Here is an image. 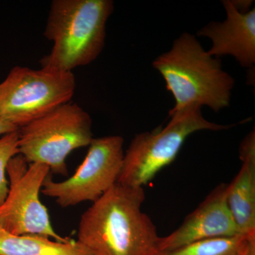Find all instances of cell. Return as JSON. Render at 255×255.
Segmentation results:
<instances>
[{
  "label": "cell",
  "mask_w": 255,
  "mask_h": 255,
  "mask_svg": "<svg viewBox=\"0 0 255 255\" xmlns=\"http://www.w3.org/2000/svg\"><path fill=\"white\" fill-rule=\"evenodd\" d=\"M0 255H93L78 241L61 243L41 236H16L0 227Z\"/></svg>",
  "instance_id": "12"
},
{
  "label": "cell",
  "mask_w": 255,
  "mask_h": 255,
  "mask_svg": "<svg viewBox=\"0 0 255 255\" xmlns=\"http://www.w3.org/2000/svg\"><path fill=\"white\" fill-rule=\"evenodd\" d=\"M239 172L227 186L226 201L240 234L255 238V133L241 142Z\"/></svg>",
  "instance_id": "11"
},
{
  "label": "cell",
  "mask_w": 255,
  "mask_h": 255,
  "mask_svg": "<svg viewBox=\"0 0 255 255\" xmlns=\"http://www.w3.org/2000/svg\"><path fill=\"white\" fill-rule=\"evenodd\" d=\"M223 4L226 19L209 23L198 31V36L211 39L212 46L207 52L211 56L232 55L241 66L251 68L255 63V9L243 11L230 0Z\"/></svg>",
  "instance_id": "10"
},
{
  "label": "cell",
  "mask_w": 255,
  "mask_h": 255,
  "mask_svg": "<svg viewBox=\"0 0 255 255\" xmlns=\"http://www.w3.org/2000/svg\"><path fill=\"white\" fill-rule=\"evenodd\" d=\"M18 131L7 134L0 138V206L4 202L9 191L6 166L10 159L18 153Z\"/></svg>",
  "instance_id": "14"
},
{
  "label": "cell",
  "mask_w": 255,
  "mask_h": 255,
  "mask_svg": "<svg viewBox=\"0 0 255 255\" xmlns=\"http://www.w3.org/2000/svg\"><path fill=\"white\" fill-rule=\"evenodd\" d=\"M18 128L10 123L0 115V135L4 136L7 134L18 131Z\"/></svg>",
  "instance_id": "15"
},
{
  "label": "cell",
  "mask_w": 255,
  "mask_h": 255,
  "mask_svg": "<svg viewBox=\"0 0 255 255\" xmlns=\"http://www.w3.org/2000/svg\"><path fill=\"white\" fill-rule=\"evenodd\" d=\"M228 184L211 191L204 201L177 230L159 238L157 251H168L210 238L231 237L240 234L226 201Z\"/></svg>",
  "instance_id": "9"
},
{
  "label": "cell",
  "mask_w": 255,
  "mask_h": 255,
  "mask_svg": "<svg viewBox=\"0 0 255 255\" xmlns=\"http://www.w3.org/2000/svg\"><path fill=\"white\" fill-rule=\"evenodd\" d=\"M250 255H255V253H252V254Z\"/></svg>",
  "instance_id": "16"
},
{
  "label": "cell",
  "mask_w": 255,
  "mask_h": 255,
  "mask_svg": "<svg viewBox=\"0 0 255 255\" xmlns=\"http://www.w3.org/2000/svg\"><path fill=\"white\" fill-rule=\"evenodd\" d=\"M255 253V238L243 235L202 240L155 255H250Z\"/></svg>",
  "instance_id": "13"
},
{
  "label": "cell",
  "mask_w": 255,
  "mask_h": 255,
  "mask_svg": "<svg viewBox=\"0 0 255 255\" xmlns=\"http://www.w3.org/2000/svg\"><path fill=\"white\" fill-rule=\"evenodd\" d=\"M152 66L175 100L169 113L202 106L218 112L230 105L234 80L223 70L221 60L210 55L190 33H183Z\"/></svg>",
  "instance_id": "2"
},
{
  "label": "cell",
  "mask_w": 255,
  "mask_h": 255,
  "mask_svg": "<svg viewBox=\"0 0 255 255\" xmlns=\"http://www.w3.org/2000/svg\"><path fill=\"white\" fill-rule=\"evenodd\" d=\"M145 199L143 187L114 184L82 215L77 241L93 255H155L159 237Z\"/></svg>",
  "instance_id": "1"
},
{
  "label": "cell",
  "mask_w": 255,
  "mask_h": 255,
  "mask_svg": "<svg viewBox=\"0 0 255 255\" xmlns=\"http://www.w3.org/2000/svg\"><path fill=\"white\" fill-rule=\"evenodd\" d=\"M18 134V154L28 163L46 164L63 176L68 175V155L94 138L90 114L70 102L19 128Z\"/></svg>",
  "instance_id": "4"
},
{
  "label": "cell",
  "mask_w": 255,
  "mask_h": 255,
  "mask_svg": "<svg viewBox=\"0 0 255 255\" xmlns=\"http://www.w3.org/2000/svg\"><path fill=\"white\" fill-rule=\"evenodd\" d=\"M50 172L46 164L28 163L19 154L10 159L6 166L9 191L0 206V227L16 236H44L61 243L70 241L56 233L48 210L40 200Z\"/></svg>",
  "instance_id": "7"
},
{
  "label": "cell",
  "mask_w": 255,
  "mask_h": 255,
  "mask_svg": "<svg viewBox=\"0 0 255 255\" xmlns=\"http://www.w3.org/2000/svg\"><path fill=\"white\" fill-rule=\"evenodd\" d=\"M75 90L73 72L17 65L0 83V115L19 128L70 102Z\"/></svg>",
  "instance_id": "6"
},
{
  "label": "cell",
  "mask_w": 255,
  "mask_h": 255,
  "mask_svg": "<svg viewBox=\"0 0 255 255\" xmlns=\"http://www.w3.org/2000/svg\"><path fill=\"white\" fill-rule=\"evenodd\" d=\"M169 115L170 122L163 128L137 134L132 139L124 153L118 184L143 187L161 169L173 162L191 134L203 130L218 131L235 126L209 122L199 107H187Z\"/></svg>",
  "instance_id": "5"
},
{
  "label": "cell",
  "mask_w": 255,
  "mask_h": 255,
  "mask_svg": "<svg viewBox=\"0 0 255 255\" xmlns=\"http://www.w3.org/2000/svg\"><path fill=\"white\" fill-rule=\"evenodd\" d=\"M124 142L119 135L93 138L86 157L73 175L62 182H55L48 176L41 192L63 208L95 202L117 183L123 164Z\"/></svg>",
  "instance_id": "8"
},
{
  "label": "cell",
  "mask_w": 255,
  "mask_h": 255,
  "mask_svg": "<svg viewBox=\"0 0 255 255\" xmlns=\"http://www.w3.org/2000/svg\"><path fill=\"white\" fill-rule=\"evenodd\" d=\"M113 11L111 0H53L43 33L53 46L40 60L41 68L73 72L95 61L105 47Z\"/></svg>",
  "instance_id": "3"
}]
</instances>
